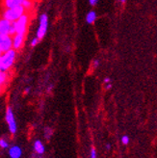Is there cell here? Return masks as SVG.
<instances>
[{"mask_svg":"<svg viewBox=\"0 0 157 158\" xmlns=\"http://www.w3.org/2000/svg\"><path fill=\"white\" fill-rule=\"evenodd\" d=\"M9 155L11 158H19L21 156V148L19 146H13L9 149Z\"/></svg>","mask_w":157,"mask_h":158,"instance_id":"11","label":"cell"},{"mask_svg":"<svg viewBox=\"0 0 157 158\" xmlns=\"http://www.w3.org/2000/svg\"><path fill=\"white\" fill-rule=\"evenodd\" d=\"M29 91H30V88H26V89H25V91H24V93H25V94H28V93H29Z\"/></svg>","mask_w":157,"mask_h":158,"instance_id":"24","label":"cell"},{"mask_svg":"<svg viewBox=\"0 0 157 158\" xmlns=\"http://www.w3.org/2000/svg\"><path fill=\"white\" fill-rule=\"evenodd\" d=\"M91 158H97V152L95 148H92L91 151Z\"/></svg>","mask_w":157,"mask_h":158,"instance_id":"19","label":"cell"},{"mask_svg":"<svg viewBox=\"0 0 157 158\" xmlns=\"http://www.w3.org/2000/svg\"><path fill=\"white\" fill-rule=\"evenodd\" d=\"M97 19V14L96 11H90L87 15H86V22L88 23V24H93V23L96 22Z\"/></svg>","mask_w":157,"mask_h":158,"instance_id":"12","label":"cell"},{"mask_svg":"<svg viewBox=\"0 0 157 158\" xmlns=\"http://www.w3.org/2000/svg\"><path fill=\"white\" fill-rule=\"evenodd\" d=\"M105 88H106L107 90L111 89V88H112V84H111V83H107V84H106V87H105Z\"/></svg>","mask_w":157,"mask_h":158,"instance_id":"22","label":"cell"},{"mask_svg":"<svg viewBox=\"0 0 157 158\" xmlns=\"http://www.w3.org/2000/svg\"><path fill=\"white\" fill-rule=\"evenodd\" d=\"M0 147H1L2 148H7L8 147H9V144L7 143V141H5L3 139H0Z\"/></svg>","mask_w":157,"mask_h":158,"instance_id":"16","label":"cell"},{"mask_svg":"<svg viewBox=\"0 0 157 158\" xmlns=\"http://www.w3.org/2000/svg\"><path fill=\"white\" fill-rule=\"evenodd\" d=\"M6 122L8 123V126H9V130L12 134H14L17 132V123H15V120H14V116L13 113V110L11 107L7 108L6 111Z\"/></svg>","mask_w":157,"mask_h":158,"instance_id":"8","label":"cell"},{"mask_svg":"<svg viewBox=\"0 0 157 158\" xmlns=\"http://www.w3.org/2000/svg\"><path fill=\"white\" fill-rule=\"evenodd\" d=\"M0 35H14L13 23L0 17Z\"/></svg>","mask_w":157,"mask_h":158,"instance_id":"5","label":"cell"},{"mask_svg":"<svg viewBox=\"0 0 157 158\" xmlns=\"http://www.w3.org/2000/svg\"><path fill=\"white\" fill-rule=\"evenodd\" d=\"M1 92H2V87L0 86V94H1Z\"/></svg>","mask_w":157,"mask_h":158,"instance_id":"26","label":"cell"},{"mask_svg":"<svg viewBox=\"0 0 157 158\" xmlns=\"http://www.w3.org/2000/svg\"><path fill=\"white\" fill-rule=\"evenodd\" d=\"M1 53H2V52H1V51H0V55H1Z\"/></svg>","mask_w":157,"mask_h":158,"instance_id":"27","label":"cell"},{"mask_svg":"<svg viewBox=\"0 0 157 158\" xmlns=\"http://www.w3.org/2000/svg\"><path fill=\"white\" fill-rule=\"evenodd\" d=\"M10 72H5V70H0V86L3 87L6 86L10 80Z\"/></svg>","mask_w":157,"mask_h":158,"instance_id":"10","label":"cell"},{"mask_svg":"<svg viewBox=\"0 0 157 158\" xmlns=\"http://www.w3.org/2000/svg\"><path fill=\"white\" fill-rule=\"evenodd\" d=\"M34 148L38 154H43L44 152V146L43 145V143L41 141H36L34 144Z\"/></svg>","mask_w":157,"mask_h":158,"instance_id":"14","label":"cell"},{"mask_svg":"<svg viewBox=\"0 0 157 158\" xmlns=\"http://www.w3.org/2000/svg\"><path fill=\"white\" fill-rule=\"evenodd\" d=\"M23 0H2V6L4 9H10V8H14L21 6Z\"/></svg>","mask_w":157,"mask_h":158,"instance_id":"9","label":"cell"},{"mask_svg":"<svg viewBox=\"0 0 157 158\" xmlns=\"http://www.w3.org/2000/svg\"><path fill=\"white\" fill-rule=\"evenodd\" d=\"M98 3V0H89V4L91 5V6H96L97 4Z\"/></svg>","mask_w":157,"mask_h":158,"instance_id":"20","label":"cell"},{"mask_svg":"<svg viewBox=\"0 0 157 158\" xmlns=\"http://www.w3.org/2000/svg\"><path fill=\"white\" fill-rule=\"evenodd\" d=\"M119 2L122 3V4H124L125 2H126V0H119Z\"/></svg>","mask_w":157,"mask_h":158,"instance_id":"23","label":"cell"},{"mask_svg":"<svg viewBox=\"0 0 157 158\" xmlns=\"http://www.w3.org/2000/svg\"><path fill=\"white\" fill-rule=\"evenodd\" d=\"M104 83H105V84H107V83H111V79H110L109 77L104 78Z\"/></svg>","mask_w":157,"mask_h":158,"instance_id":"21","label":"cell"},{"mask_svg":"<svg viewBox=\"0 0 157 158\" xmlns=\"http://www.w3.org/2000/svg\"><path fill=\"white\" fill-rule=\"evenodd\" d=\"M12 23H13L14 34H21V35L26 36L28 32L29 23H30V13L26 12L24 15H22L19 19H18L17 20Z\"/></svg>","mask_w":157,"mask_h":158,"instance_id":"2","label":"cell"},{"mask_svg":"<svg viewBox=\"0 0 157 158\" xmlns=\"http://www.w3.org/2000/svg\"><path fill=\"white\" fill-rule=\"evenodd\" d=\"M21 6L24 8L27 13H30L34 8V2L33 0H23Z\"/></svg>","mask_w":157,"mask_h":158,"instance_id":"13","label":"cell"},{"mask_svg":"<svg viewBox=\"0 0 157 158\" xmlns=\"http://www.w3.org/2000/svg\"><path fill=\"white\" fill-rule=\"evenodd\" d=\"M39 43H40V40H39L37 37H35V38H33L32 40H31V42H30V46H31V47H35V46L38 45Z\"/></svg>","mask_w":157,"mask_h":158,"instance_id":"15","label":"cell"},{"mask_svg":"<svg viewBox=\"0 0 157 158\" xmlns=\"http://www.w3.org/2000/svg\"><path fill=\"white\" fill-rule=\"evenodd\" d=\"M106 148H107V149H110V148H111V146H110L109 144H108V145H106Z\"/></svg>","mask_w":157,"mask_h":158,"instance_id":"25","label":"cell"},{"mask_svg":"<svg viewBox=\"0 0 157 158\" xmlns=\"http://www.w3.org/2000/svg\"><path fill=\"white\" fill-rule=\"evenodd\" d=\"M10 49H13L12 36L10 35H0V51L2 53Z\"/></svg>","mask_w":157,"mask_h":158,"instance_id":"7","label":"cell"},{"mask_svg":"<svg viewBox=\"0 0 157 158\" xmlns=\"http://www.w3.org/2000/svg\"><path fill=\"white\" fill-rule=\"evenodd\" d=\"M48 23H49V19L48 14H42L40 15V19H39V26L37 29V34L36 37L40 40H43L44 38V36L46 35V32H48Z\"/></svg>","mask_w":157,"mask_h":158,"instance_id":"4","label":"cell"},{"mask_svg":"<svg viewBox=\"0 0 157 158\" xmlns=\"http://www.w3.org/2000/svg\"><path fill=\"white\" fill-rule=\"evenodd\" d=\"M25 35L21 34H14L12 36V42H13V49L15 51H19L22 49V47L24 46L25 44Z\"/></svg>","mask_w":157,"mask_h":158,"instance_id":"6","label":"cell"},{"mask_svg":"<svg viewBox=\"0 0 157 158\" xmlns=\"http://www.w3.org/2000/svg\"><path fill=\"white\" fill-rule=\"evenodd\" d=\"M92 65H93V68L95 69H97L98 66H99V60L98 59H95V60L93 61V64Z\"/></svg>","mask_w":157,"mask_h":158,"instance_id":"18","label":"cell"},{"mask_svg":"<svg viewBox=\"0 0 157 158\" xmlns=\"http://www.w3.org/2000/svg\"><path fill=\"white\" fill-rule=\"evenodd\" d=\"M18 57V51L10 49L0 55V70L10 72L13 69Z\"/></svg>","mask_w":157,"mask_h":158,"instance_id":"1","label":"cell"},{"mask_svg":"<svg viewBox=\"0 0 157 158\" xmlns=\"http://www.w3.org/2000/svg\"><path fill=\"white\" fill-rule=\"evenodd\" d=\"M122 144H123V145H127V144L129 143V137H128V136H126V135L122 136Z\"/></svg>","mask_w":157,"mask_h":158,"instance_id":"17","label":"cell"},{"mask_svg":"<svg viewBox=\"0 0 157 158\" xmlns=\"http://www.w3.org/2000/svg\"><path fill=\"white\" fill-rule=\"evenodd\" d=\"M25 13L26 11L24 8L22 6H19L14 8H10V9H4L1 14V18L9 20L10 22H14Z\"/></svg>","mask_w":157,"mask_h":158,"instance_id":"3","label":"cell"}]
</instances>
